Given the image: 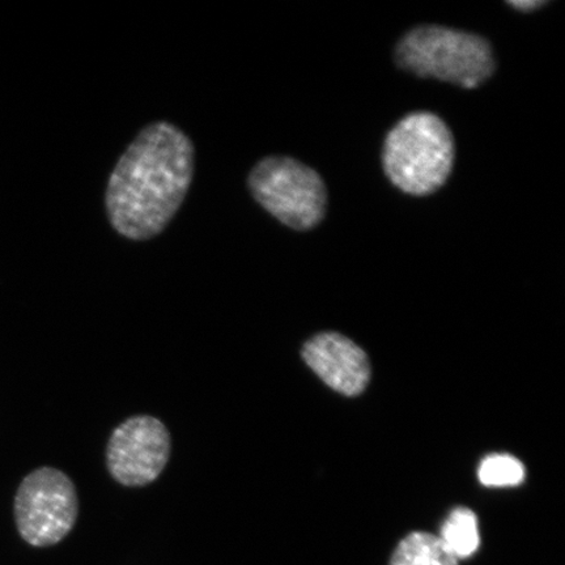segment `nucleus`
I'll list each match as a JSON object with an SVG mask.
<instances>
[{
	"mask_svg": "<svg viewBox=\"0 0 565 565\" xmlns=\"http://www.w3.org/2000/svg\"><path fill=\"white\" fill-rule=\"evenodd\" d=\"M194 168L193 141L179 126H145L109 175L105 210L111 228L131 242L159 236L185 201Z\"/></svg>",
	"mask_w": 565,
	"mask_h": 565,
	"instance_id": "nucleus-1",
	"label": "nucleus"
},
{
	"mask_svg": "<svg viewBox=\"0 0 565 565\" xmlns=\"http://www.w3.org/2000/svg\"><path fill=\"white\" fill-rule=\"evenodd\" d=\"M454 162V136L433 113L416 111L402 118L385 139V173L406 194L435 193L449 179Z\"/></svg>",
	"mask_w": 565,
	"mask_h": 565,
	"instance_id": "nucleus-2",
	"label": "nucleus"
},
{
	"mask_svg": "<svg viewBox=\"0 0 565 565\" xmlns=\"http://www.w3.org/2000/svg\"><path fill=\"white\" fill-rule=\"evenodd\" d=\"M395 61L407 73L466 89L482 86L497 67L489 41L441 25H420L407 32L395 49Z\"/></svg>",
	"mask_w": 565,
	"mask_h": 565,
	"instance_id": "nucleus-3",
	"label": "nucleus"
},
{
	"mask_svg": "<svg viewBox=\"0 0 565 565\" xmlns=\"http://www.w3.org/2000/svg\"><path fill=\"white\" fill-rule=\"evenodd\" d=\"M254 201L286 227L310 231L327 214V186L315 169L288 157L260 159L247 174Z\"/></svg>",
	"mask_w": 565,
	"mask_h": 565,
	"instance_id": "nucleus-4",
	"label": "nucleus"
},
{
	"mask_svg": "<svg viewBox=\"0 0 565 565\" xmlns=\"http://www.w3.org/2000/svg\"><path fill=\"white\" fill-rule=\"evenodd\" d=\"M13 512L18 532L28 545H58L73 532L79 515L76 487L58 469L34 470L19 486Z\"/></svg>",
	"mask_w": 565,
	"mask_h": 565,
	"instance_id": "nucleus-5",
	"label": "nucleus"
},
{
	"mask_svg": "<svg viewBox=\"0 0 565 565\" xmlns=\"http://www.w3.org/2000/svg\"><path fill=\"white\" fill-rule=\"evenodd\" d=\"M172 437L164 423L136 415L113 430L106 445V466L117 483L139 489L157 482L171 458Z\"/></svg>",
	"mask_w": 565,
	"mask_h": 565,
	"instance_id": "nucleus-6",
	"label": "nucleus"
},
{
	"mask_svg": "<svg viewBox=\"0 0 565 565\" xmlns=\"http://www.w3.org/2000/svg\"><path fill=\"white\" fill-rule=\"evenodd\" d=\"M301 355L303 362L324 384L341 394L353 397L369 385V356L344 335L318 334L303 344Z\"/></svg>",
	"mask_w": 565,
	"mask_h": 565,
	"instance_id": "nucleus-7",
	"label": "nucleus"
},
{
	"mask_svg": "<svg viewBox=\"0 0 565 565\" xmlns=\"http://www.w3.org/2000/svg\"><path fill=\"white\" fill-rule=\"evenodd\" d=\"M388 565H458V559L439 535L414 532L398 543Z\"/></svg>",
	"mask_w": 565,
	"mask_h": 565,
	"instance_id": "nucleus-8",
	"label": "nucleus"
},
{
	"mask_svg": "<svg viewBox=\"0 0 565 565\" xmlns=\"http://www.w3.org/2000/svg\"><path fill=\"white\" fill-rule=\"evenodd\" d=\"M439 539L458 561L468 559L480 546L478 519L468 508L459 507L444 521Z\"/></svg>",
	"mask_w": 565,
	"mask_h": 565,
	"instance_id": "nucleus-9",
	"label": "nucleus"
},
{
	"mask_svg": "<svg viewBox=\"0 0 565 565\" xmlns=\"http://www.w3.org/2000/svg\"><path fill=\"white\" fill-rule=\"evenodd\" d=\"M478 477L487 487H513L525 479V468L511 455H491L480 462Z\"/></svg>",
	"mask_w": 565,
	"mask_h": 565,
	"instance_id": "nucleus-10",
	"label": "nucleus"
},
{
	"mask_svg": "<svg viewBox=\"0 0 565 565\" xmlns=\"http://www.w3.org/2000/svg\"><path fill=\"white\" fill-rule=\"evenodd\" d=\"M513 7L514 10L521 11V12H532L535 10L541 9V7L545 6L546 2H541V0H534V2H510L508 3Z\"/></svg>",
	"mask_w": 565,
	"mask_h": 565,
	"instance_id": "nucleus-11",
	"label": "nucleus"
}]
</instances>
